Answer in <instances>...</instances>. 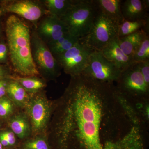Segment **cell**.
<instances>
[{"label":"cell","instance_id":"cell-1","mask_svg":"<svg viewBox=\"0 0 149 149\" xmlns=\"http://www.w3.org/2000/svg\"><path fill=\"white\" fill-rule=\"evenodd\" d=\"M58 136L61 149H146L149 125L113 83L81 73L65 91Z\"/></svg>","mask_w":149,"mask_h":149},{"label":"cell","instance_id":"cell-2","mask_svg":"<svg viewBox=\"0 0 149 149\" xmlns=\"http://www.w3.org/2000/svg\"><path fill=\"white\" fill-rule=\"evenodd\" d=\"M5 32L9 57L14 71L26 76L40 74L32 59L31 32L28 24L11 15L6 21Z\"/></svg>","mask_w":149,"mask_h":149},{"label":"cell","instance_id":"cell-3","mask_svg":"<svg viewBox=\"0 0 149 149\" xmlns=\"http://www.w3.org/2000/svg\"><path fill=\"white\" fill-rule=\"evenodd\" d=\"M115 83L117 92L135 109L149 104V86L144 80L138 63H133L123 70Z\"/></svg>","mask_w":149,"mask_h":149},{"label":"cell","instance_id":"cell-4","mask_svg":"<svg viewBox=\"0 0 149 149\" xmlns=\"http://www.w3.org/2000/svg\"><path fill=\"white\" fill-rule=\"evenodd\" d=\"M98 13L94 0H73L71 6L60 18L68 33L80 40L89 33Z\"/></svg>","mask_w":149,"mask_h":149},{"label":"cell","instance_id":"cell-5","mask_svg":"<svg viewBox=\"0 0 149 149\" xmlns=\"http://www.w3.org/2000/svg\"><path fill=\"white\" fill-rule=\"evenodd\" d=\"M118 26L98 12L90 32L80 40L93 50L101 52L112 40L118 37Z\"/></svg>","mask_w":149,"mask_h":149},{"label":"cell","instance_id":"cell-6","mask_svg":"<svg viewBox=\"0 0 149 149\" xmlns=\"http://www.w3.org/2000/svg\"><path fill=\"white\" fill-rule=\"evenodd\" d=\"M31 47L32 59L40 74L54 78L60 74V66L45 43L35 30L31 32Z\"/></svg>","mask_w":149,"mask_h":149},{"label":"cell","instance_id":"cell-7","mask_svg":"<svg viewBox=\"0 0 149 149\" xmlns=\"http://www.w3.org/2000/svg\"><path fill=\"white\" fill-rule=\"evenodd\" d=\"M94 51L80 40L71 49L54 57L65 73L75 76L83 72Z\"/></svg>","mask_w":149,"mask_h":149},{"label":"cell","instance_id":"cell-8","mask_svg":"<svg viewBox=\"0 0 149 149\" xmlns=\"http://www.w3.org/2000/svg\"><path fill=\"white\" fill-rule=\"evenodd\" d=\"M121 71L106 58L101 52L94 51L82 73L99 81L114 83L119 78Z\"/></svg>","mask_w":149,"mask_h":149},{"label":"cell","instance_id":"cell-9","mask_svg":"<svg viewBox=\"0 0 149 149\" xmlns=\"http://www.w3.org/2000/svg\"><path fill=\"white\" fill-rule=\"evenodd\" d=\"M13 13L31 22L37 27V22L48 14L42 1L32 0L7 1L0 7V15Z\"/></svg>","mask_w":149,"mask_h":149},{"label":"cell","instance_id":"cell-10","mask_svg":"<svg viewBox=\"0 0 149 149\" xmlns=\"http://www.w3.org/2000/svg\"><path fill=\"white\" fill-rule=\"evenodd\" d=\"M40 21L35 31L47 46L68 32L64 22L57 17L48 15Z\"/></svg>","mask_w":149,"mask_h":149},{"label":"cell","instance_id":"cell-11","mask_svg":"<svg viewBox=\"0 0 149 149\" xmlns=\"http://www.w3.org/2000/svg\"><path fill=\"white\" fill-rule=\"evenodd\" d=\"M27 103V111L32 122L33 130L40 132L46 128L50 114L51 107L44 96H35Z\"/></svg>","mask_w":149,"mask_h":149},{"label":"cell","instance_id":"cell-12","mask_svg":"<svg viewBox=\"0 0 149 149\" xmlns=\"http://www.w3.org/2000/svg\"><path fill=\"white\" fill-rule=\"evenodd\" d=\"M120 8L125 20L136 21L149 18V0L122 1Z\"/></svg>","mask_w":149,"mask_h":149},{"label":"cell","instance_id":"cell-13","mask_svg":"<svg viewBox=\"0 0 149 149\" xmlns=\"http://www.w3.org/2000/svg\"><path fill=\"white\" fill-rule=\"evenodd\" d=\"M101 52L106 58L115 64L122 71L134 63L132 59L125 54L120 49L118 37L112 40Z\"/></svg>","mask_w":149,"mask_h":149},{"label":"cell","instance_id":"cell-14","mask_svg":"<svg viewBox=\"0 0 149 149\" xmlns=\"http://www.w3.org/2000/svg\"><path fill=\"white\" fill-rule=\"evenodd\" d=\"M98 12L119 25L125 19L120 8L122 0H94Z\"/></svg>","mask_w":149,"mask_h":149},{"label":"cell","instance_id":"cell-15","mask_svg":"<svg viewBox=\"0 0 149 149\" xmlns=\"http://www.w3.org/2000/svg\"><path fill=\"white\" fill-rule=\"evenodd\" d=\"M146 35H149L142 29L125 37L118 38L119 47L124 54L132 59L136 50Z\"/></svg>","mask_w":149,"mask_h":149},{"label":"cell","instance_id":"cell-16","mask_svg":"<svg viewBox=\"0 0 149 149\" xmlns=\"http://www.w3.org/2000/svg\"><path fill=\"white\" fill-rule=\"evenodd\" d=\"M142 29L149 35V18L136 21L125 20L118 25V38L125 37Z\"/></svg>","mask_w":149,"mask_h":149},{"label":"cell","instance_id":"cell-17","mask_svg":"<svg viewBox=\"0 0 149 149\" xmlns=\"http://www.w3.org/2000/svg\"><path fill=\"white\" fill-rule=\"evenodd\" d=\"M79 41V38L67 32L55 42L47 46L54 56L65 52L75 45Z\"/></svg>","mask_w":149,"mask_h":149},{"label":"cell","instance_id":"cell-18","mask_svg":"<svg viewBox=\"0 0 149 149\" xmlns=\"http://www.w3.org/2000/svg\"><path fill=\"white\" fill-rule=\"evenodd\" d=\"M6 93L13 101L20 106L27 105L29 101L27 92L16 80L7 84Z\"/></svg>","mask_w":149,"mask_h":149},{"label":"cell","instance_id":"cell-19","mask_svg":"<svg viewBox=\"0 0 149 149\" xmlns=\"http://www.w3.org/2000/svg\"><path fill=\"white\" fill-rule=\"evenodd\" d=\"M42 1L48 15L60 18L71 6L73 0H45Z\"/></svg>","mask_w":149,"mask_h":149},{"label":"cell","instance_id":"cell-20","mask_svg":"<svg viewBox=\"0 0 149 149\" xmlns=\"http://www.w3.org/2000/svg\"><path fill=\"white\" fill-rule=\"evenodd\" d=\"M10 126L13 133L20 139L27 137L30 131L29 122L23 115H19L13 118L10 121Z\"/></svg>","mask_w":149,"mask_h":149},{"label":"cell","instance_id":"cell-21","mask_svg":"<svg viewBox=\"0 0 149 149\" xmlns=\"http://www.w3.org/2000/svg\"><path fill=\"white\" fill-rule=\"evenodd\" d=\"M22 86L27 93L35 94L45 88L44 81L35 76L18 77L15 80Z\"/></svg>","mask_w":149,"mask_h":149},{"label":"cell","instance_id":"cell-22","mask_svg":"<svg viewBox=\"0 0 149 149\" xmlns=\"http://www.w3.org/2000/svg\"><path fill=\"white\" fill-rule=\"evenodd\" d=\"M134 63L149 60V35H146L136 50L132 58Z\"/></svg>","mask_w":149,"mask_h":149},{"label":"cell","instance_id":"cell-23","mask_svg":"<svg viewBox=\"0 0 149 149\" xmlns=\"http://www.w3.org/2000/svg\"><path fill=\"white\" fill-rule=\"evenodd\" d=\"M13 106L10 100L3 97L0 98V116L6 117L12 113Z\"/></svg>","mask_w":149,"mask_h":149},{"label":"cell","instance_id":"cell-24","mask_svg":"<svg viewBox=\"0 0 149 149\" xmlns=\"http://www.w3.org/2000/svg\"><path fill=\"white\" fill-rule=\"evenodd\" d=\"M24 149H49L45 141L42 139H37L27 141L24 146Z\"/></svg>","mask_w":149,"mask_h":149},{"label":"cell","instance_id":"cell-25","mask_svg":"<svg viewBox=\"0 0 149 149\" xmlns=\"http://www.w3.org/2000/svg\"><path fill=\"white\" fill-rule=\"evenodd\" d=\"M138 63L144 80L147 85L149 86V60Z\"/></svg>","mask_w":149,"mask_h":149},{"label":"cell","instance_id":"cell-26","mask_svg":"<svg viewBox=\"0 0 149 149\" xmlns=\"http://www.w3.org/2000/svg\"><path fill=\"white\" fill-rule=\"evenodd\" d=\"M8 49L5 42H0V63H5L8 59Z\"/></svg>","mask_w":149,"mask_h":149},{"label":"cell","instance_id":"cell-27","mask_svg":"<svg viewBox=\"0 0 149 149\" xmlns=\"http://www.w3.org/2000/svg\"><path fill=\"white\" fill-rule=\"evenodd\" d=\"M7 140L9 146H13L16 142L14 133L11 132H5L2 133Z\"/></svg>","mask_w":149,"mask_h":149},{"label":"cell","instance_id":"cell-28","mask_svg":"<svg viewBox=\"0 0 149 149\" xmlns=\"http://www.w3.org/2000/svg\"><path fill=\"white\" fill-rule=\"evenodd\" d=\"M7 83L4 80H0V98L4 97L6 93Z\"/></svg>","mask_w":149,"mask_h":149},{"label":"cell","instance_id":"cell-29","mask_svg":"<svg viewBox=\"0 0 149 149\" xmlns=\"http://www.w3.org/2000/svg\"><path fill=\"white\" fill-rule=\"evenodd\" d=\"M0 143L3 146L6 147L9 146L7 140L2 133L0 134Z\"/></svg>","mask_w":149,"mask_h":149},{"label":"cell","instance_id":"cell-30","mask_svg":"<svg viewBox=\"0 0 149 149\" xmlns=\"http://www.w3.org/2000/svg\"><path fill=\"white\" fill-rule=\"evenodd\" d=\"M6 70L3 67L0 65V80L5 75Z\"/></svg>","mask_w":149,"mask_h":149},{"label":"cell","instance_id":"cell-31","mask_svg":"<svg viewBox=\"0 0 149 149\" xmlns=\"http://www.w3.org/2000/svg\"><path fill=\"white\" fill-rule=\"evenodd\" d=\"M2 25L1 24V22H0V40H1V37L2 36Z\"/></svg>","mask_w":149,"mask_h":149},{"label":"cell","instance_id":"cell-32","mask_svg":"<svg viewBox=\"0 0 149 149\" xmlns=\"http://www.w3.org/2000/svg\"><path fill=\"white\" fill-rule=\"evenodd\" d=\"M3 146L2 145H1V144L0 143V148H3Z\"/></svg>","mask_w":149,"mask_h":149},{"label":"cell","instance_id":"cell-33","mask_svg":"<svg viewBox=\"0 0 149 149\" xmlns=\"http://www.w3.org/2000/svg\"><path fill=\"white\" fill-rule=\"evenodd\" d=\"M0 149H3V148H0Z\"/></svg>","mask_w":149,"mask_h":149},{"label":"cell","instance_id":"cell-34","mask_svg":"<svg viewBox=\"0 0 149 149\" xmlns=\"http://www.w3.org/2000/svg\"></svg>","mask_w":149,"mask_h":149}]
</instances>
